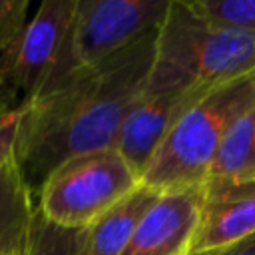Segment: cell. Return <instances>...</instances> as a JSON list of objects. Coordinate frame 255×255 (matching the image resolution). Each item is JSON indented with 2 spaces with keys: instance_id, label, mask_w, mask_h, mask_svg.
<instances>
[{
  "instance_id": "13",
  "label": "cell",
  "mask_w": 255,
  "mask_h": 255,
  "mask_svg": "<svg viewBox=\"0 0 255 255\" xmlns=\"http://www.w3.org/2000/svg\"><path fill=\"white\" fill-rule=\"evenodd\" d=\"M80 229H70L48 221L38 209L34 211L30 239L24 255H78Z\"/></svg>"
},
{
  "instance_id": "18",
  "label": "cell",
  "mask_w": 255,
  "mask_h": 255,
  "mask_svg": "<svg viewBox=\"0 0 255 255\" xmlns=\"http://www.w3.org/2000/svg\"><path fill=\"white\" fill-rule=\"evenodd\" d=\"M8 110H14V106H12V102L8 100V96L4 94V90L0 88V114H2V112H8Z\"/></svg>"
},
{
  "instance_id": "4",
  "label": "cell",
  "mask_w": 255,
  "mask_h": 255,
  "mask_svg": "<svg viewBox=\"0 0 255 255\" xmlns=\"http://www.w3.org/2000/svg\"><path fill=\"white\" fill-rule=\"evenodd\" d=\"M141 183L116 147L82 153L60 163L42 183L36 209L52 223L84 229Z\"/></svg>"
},
{
  "instance_id": "2",
  "label": "cell",
  "mask_w": 255,
  "mask_h": 255,
  "mask_svg": "<svg viewBox=\"0 0 255 255\" xmlns=\"http://www.w3.org/2000/svg\"><path fill=\"white\" fill-rule=\"evenodd\" d=\"M255 72V32L207 20L173 0L157 26L147 92L209 90Z\"/></svg>"
},
{
  "instance_id": "12",
  "label": "cell",
  "mask_w": 255,
  "mask_h": 255,
  "mask_svg": "<svg viewBox=\"0 0 255 255\" xmlns=\"http://www.w3.org/2000/svg\"><path fill=\"white\" fill-rule=\"evenodd\" d=\"M36 203L14 157L0 169V255H24Z\"/></svg>"
},
{
  "instance_id": "14",
  "label": "cell",
  "mask_w": 255,
  "mask_h": 255,
  "mask_svg": "<svg viewBox=\"0 0 255 255\" xmlns=\"http://www.w3.org/2000/svg\"><path fill=\"white\" fill-rule=\"evenodd\" d=\"M191 12L223 26L255 32V0H177Z\"/></svg>"
},
{
  "instance_id": "6",
  "label": "cell",
  "mask_w": 255,
  "mask_h": 255,
  "mask_svg": "<svg viewBox=\"0 0 255 255\" xmlns=\"http://www.w3.org/2000/svg\"><path fill=\"white\" fill-rule=\"evenodd\" d=\"M76 0H42L26 24L18 50L0 76V88L14 108L36 98L52 80L68 50Z\"/></svg>"
},
{
  "instance_id": "17",
  "label": "cell",
  "mask_w": 255,
  "mask_h": 255,
  "mask_svg": "<svg viewBox=\"0 0 255 255\" xmlns=\"http://www.w3.org/2000/svg\"><path fill=\"white\" fill-rule=\"evenodd\" d=\"M219 255H255V233L249 235L247 239H243V241L223 249Z\"/></svg>"
},
{
  "instance_id": "19",
  "label": "cell",
  "mask_w": 255,
  "mask_h": 255,
  "mask_svg": "<svg viewBox=\"0 0 255 255\" xmlns=\"http://www.w3.org/2000/svg\"><path fill=\"white\" fill-rule=\"evenodd\" d=\"M221 251H211V253H195V255H219Z\"/></svg>"
},
{
  "instance_id": "3",
  "label": "cell",
  "mask_w": 255,
  "mask_h": 255,
  "mask_svg": "<svg viewBox=\"0 0 255 255\" xmlns=\"http://www.w3.org/2000/svg\"><path fill=\"white\" fill-rule=\"evenodd\" d=\"M255 102V72L211 88L171 126L141 183L161 191L203 187L229 126Z\"/></svg>"
},
{
  "instance_id": "1",
  "label": "cell",
  "mask_w": 255,
  "mask_h": 255,
  "mask_svg": "<svg viewBox=\"0 0 255 255\" xmlns=\"http://www.w3.org/2000/svg\"><path fill=\"white\" fill-rule=\"evenodd\" d=\"M155 38L157 30L20 106L14 161L34 203L60 163L116 145L129 106L145 88Z\"/></svg>"
},
{
  "instance_id": "7",
  "label": "cell",
  "mask_w": 255,
  "mask_h": 255,
  "mask_svg": "<svg viewBox=\"0 0 255 255\" xmlns=\"http://www.w3.org/2000/svg\"><path fill=\"white\" fill-rule=\"evenodd\" d=\"M203 205V187L161 191L122 255H191Z\"/></svg>"
},
{
  "instance_id": "5",
  "label": "cell",
  "mask_w": 255,
  "mask_h": 255,
  "mask_svg": "<svg viewBox=\"0 0 255 255\" xmlns=\"http://www.w3.org/2000/svg\"><path fill=\"white\" fill-rule=\"evenodd\" d=\"M171 2L173 0H76L68 50L42 92L157 30Z\"/></svg>"
},
{
  "instance_id": "11",
  "label": "cell",
  "mask_w": 255,
  "mask_h": 255,
  "mask_svg": "<svg viewBox=\"0 0 255 255\" xmlns=\"http://www.w3.org/2000/svg\"><path fill=\"white\" fill-rule=\"evenodd\" d=\"M255 181V102L235 118L213 157L205 193Z\"/></svg>"
},
{
  "instance_id": "9",
  "label": "cell",
  "mask_w": 255,
  "mask_h": 255,
  "mask_svg": "<svg viewBox=\"0 0 255 255\" xmlns=\"http://www.w3.org/2000/svg\"><path fill=\"white\" fill-rule=\"evenodd\" d=\"M255 233V181L205 193L191 255L223 251Z\"/></svg>"
},
{
  "instance_id": "10",
  "label": "cell",
  "mask_w": 255,
  "mask_h": 255,
  "mask_svg": "<svg viewBox=\"0 0 255 255\" xmlns=\"http://www.w3.org/2000/svg\"><path fill=\"white\" fill-rule=\"evenodd\" d=\"M157 195L159 193L155 189L139 183L104 215L80 229L78 255H122Z\"/></svg>"
},
{
  "instance_id": "8",
  "label": "cell",
  "mask_w": 255,
  "mask_h": 255,
  "mask_svg": "<svg viewBox=\"0 0 255 255\" xmlns=\"http://www.w3.org/2000/svg\"><path fill=\"white\" fill-rule=\"evenodd\" d=\"M211 90V88H209ZM209 90H187V92H147L143 90L137 100L129 106L118 139L116 149L141 177L155 149L177 122V118Z\"/></svg>"
},
{
  "instance_id": "16",
  "label": "cell",
  "mask_w": 255,
  "mask_h": 255,
  "mask_svg": "<svg viewBox=\"0 0 255 255\" xmlns=\"http://www.w3.org/2000/svg\"><path fill=\"white\" fill-rule=\"evenodd\" d=\"M18 126H20V108L0 114V169L14 157Z\"/></svg>"
},
{
  "instance_id": "15",
  "label": "cell",
  "mask_w": 255,
  "mask_h": 255,
  "mask_svg": "<svg viewBox=\"0 0 255 255\" xmlns=\"http://www.w3.org/2000/svg\"><path fill=\"white\" fill-rule=\"evenodd\" d=\"M28 4L30 0H0V76L18 50L26 30Z\"/></svg>"
}]
</instances>
